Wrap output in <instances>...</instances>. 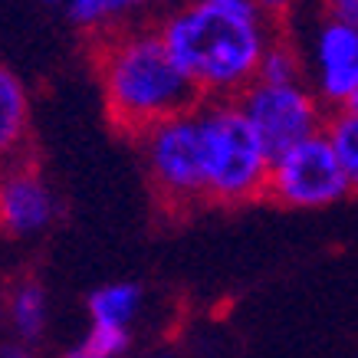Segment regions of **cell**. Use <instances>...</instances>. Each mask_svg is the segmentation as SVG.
Returning a JSON list of instances; mask_svg holds the SVG:
<instances>
[{
  "mask_svg": "<svg viewBox=\"0 0 358 358\" xmlns=\"http://www.w3.org/2000/svg\"><path fill=\"white\" fill-rule=\"evenodd\" d=\"M306 73L309 86L329 112L348 109L358 92V30L352 23L322 13L309 40Z\"/></svg>",
  "mask_w": 358,
  "mask_h": 358,
  "instance_id": "52a82bcc",
  "label": "cell"
},
{
  "mask_svg": "<svg viewBox=\"0 0 358 358\" xmlns=\"http://www.w3.org/2000/svg\"><path fill=\"white\" fill-rule=\"evenodd\" d=\"M197 106L148 129L138 138L141 162H145V174H148V185L155 191V201L174 214L207 207L204 129H201Z\"/></svg>",
  "mask_w": 358,
  "mask_h": 358,
  "instance_id": "277c9868",
  "label": "cell"
},
{
  "mask_svg": "<svg viewBox=\"0 0 358 358\" xmlns=\"http://www.w3.org/2000/svg\"><path fill=\"white\" fill-rule=\"evenodd\" d=\"M53 3H56V0H53Z\"/></svg>",
  "mask_w": 358,
  "mask_h": 358,
  "instance_id": "ffe728a7",
  "label": "cell"
},
{
  "mask_svg": "<svg viewBox=\"0 0 358 358\" xmlns=\"http://www.w3.org/2000/svg\"><path fill=\"white\" fill-rule=\"evenodd\" d=\"M207 207L266 201L273 155L234 99H201Z\"/></svg>",
  "mask_w": 358,
  "mask_h": 358,
  "instance_id": "3957f363",
  "label": "cell"
},
{
  "mask_svg": "<svg viewBox=\"0 0 358 358\" xmlns=\"http://www.w3.org/2000/svg\"><path fill=\"white\" fill-rule=\"evenodd\" d=\"M27 138H30V96L20 76L0 59V171L20 164Z\"/></svg>",
  "mask_w": 358,
  "mask_h": 358,
  "instance_id": "9c48e42d",
  "label": "cell"
},
{
  "mask_svg": "<svg viewBox=\"0 0 358 358\" xmlns=\"http://www.w3.org/2000/svg\"><path fill=\"white\" fill-rule=\"evenodd\" d=\"M0 358H30V355H23V352H7V355H0Z\"/></svg>",
  "mask_w": 358,
  "mask_h": 358,
  "instance_id": "d6986e66",
  "label": "cell"
},
{
  "mask_svg": "<svg viewBox=\"0 0 358 358\" xmlns=\"http://www.w3.org/2000/svg\"><path fill=\"white\" fill-rule=\"evenodd\" d=\"M56 214L53 191L27 164H10L0 171V227L13 237H33L50 227Z\"/></svg>",
  "mask_w": 358,
  "mask_h": 358,
  "instance_id": "ba28073f",
  "label": "cell"
},
{
  "mask_svg": "<svg viewBox=\"0 0 358 358\" xmlns=\"http://www.w3.org/2000/svg\"><path fill=\"white\" fill-rule=\"evenodd\" d=\"M322 3H326V13L352 23V27L358 30V0H322Z\"/></svg>",
  "mask_w": 358,
  "mask_h": 358,
  "instance_id": "9a60e30c",
  "label": "cell"
},
{
  "mask_svg": "<svg viewBox=\"0 0 358 358\" xmlns=\"http://www.w3.org/2000/svg\"><path fill=\"white\" fill-rule=\"evenodd\" d=\"M234 102L247 115V122L260 135V141L273 158L299 141L326 131L329 122V109L319 102V96L306 79L303 83H263V79H257Z\"/></svg>",
  "mask_w": 358,
  "mask_h": 358,
  "instance_id": "8992f818",
  "label": "cell"
},
{
  "mask_svg": "<svg viewBox=\"0 0 358 358\" xmlns=\"http://www.w3.org/2000/svg\"><path fill=\"white\" fill-rule=\"evenodd\" d=\"M7 315V296H3V289H0V319Z\"/></svg>",
  "mask_w": 358,
  "mask_h": 358,
  "instance_id": "e0dca14e",
  "label": "cell"
},
{
  "mask_svg": "<svg viewBox=\"0 0 358 358\" xmlns=\"http://www.w3.org/2000/svg\"><path fill=\"white\" fill-rule=\"evenodd\" d=\"M253 3H257L263 13H270V17L282 20V13L289 10V3H293V0H253Z\"/></svg>",
  "mask_w": 358,
  "mask_h": 358,
  "instance_id": "2e32d148",
  "label": "cell"
},
{
  "mask_svg": "<svg viewBox=\"0 0 358 358\" xmlns=\"http://www.w3.org/2000/svg\"><path fill=\"white\" fill-rule=\"evenodd\" d=\"M326 135H329V141H332V148H336L338 162H342V171H345V178H348L352 194L358 197V115L348 109L329 112Z\"/></svg>",
  "mask_w": 358,
  "mask_h": 358,
  "instance_id": "5bb4252c",
  "label": "cell"
},
{
  "mask_svg": "<svg viewBox=\"0 0 358 358\" xmlns=\"http://www.w3.org/2000/svg\"><path fill=\"white\" fill-rule=\"evenodd\" d=\"M148 3H155V0H66V10H69V20L76 23L79 30L102 36V33L131 27V20Z\"/></svg>",
  "mask_w": 358,
  "mask_h": 358,
  "instance_id": "30bf717a",
  "label": "cell"
},
{
  "mask_svg": "<svg viewBox=\"0 0 358 358\" xmlns=\"http://www.w3.org/2000/svg\"><path fill=\"white\" fill-rule=\"evenodd\" d=\"M345 197H352V187L326 131L286 148L270 162L266 201L286 210H322Z\"/></svg>",
  "mask_w": 358,
  "mask_h": 358,
  "instance_id": "5b68a950",
  "label": "cell"
},
{
  "mask_svg": "<svg viewBox=\"0 0 358 358\" xmlns=\"http://www.w3.org/2000/svg\"><path fill=\"white\" fill-rule=\"evenodd\" d=\"M145 293L138 282H109L89 296V322L106 329H129L141 313Z\"/></svg>",
  "mask_w": 358,
  "mask_h": 358,
  "instance_id": "8fae6325",
  "label": "cell"
},
{
  "mask_svg": "<svg viewBox=\"0 0 358 358\" xmlns=\"http://www.w3.org/2000/svg\"><path fill=\"white\" fill-rule=\"evenodd\" d=\"M155 30L201 99H237L257 83L263 53L282 33V20L253 0H171Z\"/></svg>",
  "mask_w": 358,
  "mask_h": 358,
  "instance_id": "6da1fadb",
  "label": "cell"
},
{
  "mask_svg": "<svg viewBox=\"0 0 358 358\" xmlns=\"http://www.w3.org/2000/svg\"><path fill=\"white\" fill-rule=\"evenodd\" d=\"M303 76H306L303 50H299L296 40H289V33L282 30L270 43V50L263 53L257 79H263V83H303Z\"/></svg>",
  "mask_w": 358,
  "mask_h": 358,
  "instance_id": "4fadbf2b",
  "label": "cell"
},
{
  "mask_svg": "<svg viewBox=\"0 0 358 358\" xmlns=\"http://www.w3.org/2000/svg\"><path fill=\"white\" fill-rule=\"evenodd\" d=\"M348 112H355V115H358V92H355V99L348 102Z\"/></svg>",
  "mask_w": 358,
  "mask_h": 358,
  "instance_id": "ac0fdd59",
  "label": "cell"
},
{
  "mask_svg": "<svg viewBox=\"0 0 358 358\" xmlns=\"http://www.w3.org/2000/svg\"><path fill=\"white\" fill-rule=\"evenodd\" d=\"M7 319L20 338H40L50 319V299L40 280H17L7 296Z\"/></svg>",
  "mask_w": 358,
  "mask_h": 358,
  "instance_id": "7c38bea8",
  "label": "cell"
},
{
  "mask_svg": "<svg viewBox=\"0 0 358 358\" xmlns=\"http://www.w3.org/2000/svg\"><path fill=\"white\" fill-rule=\"evenodd\" d=\"M92 46L106 115L131 138H141L148 129L201 102V92L171 59L155 23H131L122 30L102 33L92 40Z\"/></svg>",
  "mask_w": 358,
  "mask_h": 358,
  "instance_id": "7a4b0ae2",
  "label": "cell"
}]
</instances>
